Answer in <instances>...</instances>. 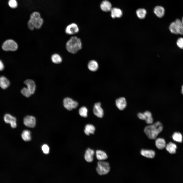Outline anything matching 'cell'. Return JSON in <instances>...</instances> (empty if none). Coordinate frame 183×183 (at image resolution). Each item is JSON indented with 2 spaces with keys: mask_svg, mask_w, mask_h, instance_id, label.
Listing matches in <instances>:
<instances>
[{
  "mask_svg": "<svg viewBox=\"0 0 183 183\" xmlns=\"http://www.w3.org/2000/svg\"><path fill=\"white\" fill-rule=\"evenodd\" d=\"M65 47L67 51L72 54H75L82 47L81 39L76 36L71 37L66 42Z\"/></svg>",
  "mask_w": 183,
  "mask_h": 183,
  "instance_id": "1",
  "label": "cell"
},
{
  "mask_svg": "<svg viewBox=\"0 0 183 183\" xmlns=\"http://www.w3.org/2000/svg\"><path fill=\"white\" fill-rule=\"evenodd\" d=\"M163 128L162 124L160 122L157 121L152 125L146 126L144 131L148 138L154 139L162 131Z\"/></svg>",
  "mask_w": 183,
  "mask_h": 183,
  "instance_id": "2",
  "label": "cell"
},
{
  "mask_svg": "<svg viewBox=\"0 0 183 183\" xmlns=\"http://www.w3.org/2000/svg\"><path fill=\"white\" fill-rule=\"evenodd\" d=\"M169 29L172 34L183 35V24L181 21L177 19L174 22H172L169 26Z\"/></svg>",
  "mask_w": 183,
  "mask_h": 183,
  "instance_id": "3",
  "label": "cell"
},
{
  "mask_svg": "<svg viewBox=\"0 0 183 183\" xmlns=\"http://www.w3.org/2000/svg\"><path fill=\"white\" fill-rule=\"evenodd\" d=\"M110 169L108 163L103 161L98 162L96 170L99 175H103L107 174L109 172Z\"/></svg>",
  "mask_w": 183,
  "mask_h": 183,
  "instance_id": "4",
  "label": "cell"
},
{
  "mask_svg": "<svg viewBox=\"0 0 183 183\" xmlns=\"http://www.w3.org/2000/svg\"><path fill=\"white\" fill-rule=\"evenodd\" d=\"M18 46L17 43L12 39L6 40L3 43L2 48L5 51H15L18 48Z\"/></svg>",
  "mask_w": 183,
  "mask_h": 183,
  "instance_id": "5",
  "label": "cell"
},
{
  "mask_svg": "<svg viewBox=\"0 0 183 183\" xmlns=\"http://www.w3.org/2000/svg\"><path fill=\"white\" fill-rule=\"evenodd\" d=\"M63 103L64 107L69 111L76 108L78 105L77 101L69 97L65 98L63 100Z\"/></svg>",
  "mask_w": 183,
  "mask_h": 183,
  "instance_id": "6",
  "label": "cell"
},
{
  "mask_svg": "<svg viewBox=\"0 0 183 183\" xmlns=\"http://www.w3.org/2000/svg\"><path fill=\"white\" fill-rule=\"evenodd\" d=\"M137 116L140 119L145 120L148 124H151L153 123V119L152 114L149 111H146L143 113H139L138 114Z\"/></svg>",
  "mask_w": 183,
  "mask_h": 183,
  "instance_id": "7",
  "label": "cell"
},
{
  "mask_svg": "<svg viewBox=\"0 0 183 183\" xmlns=\"http://www.w3.org/2000/svg\"><path fill=\"white\" fill-rule=\"evenodd\" d=\"M65 31V33L68 35H73L78 32L79 28L76 24L72 23L69 24L66 26Z\"/></svg>",
  "mask_w": 183,
  "mask_h": 183,
  "instance_id": "8",
  "label": "cell"
},
{
  "mask_svg": "<svg viewBox=\"0 0 183 183\" xmlns=\"http://www.w3.org/2000/svg\"><path fill=\"white\" fill-rule=\"evenodd\" d=\"M36 122L35 117L32 116H26L23 119L24 125L26 126L29 127H34L35 126Z\"/></svg>",
  "mask_w": 183,
  "mask_h": 183,
  "instance_id": "9",
  "label": "cell"
},
{
  "mask_svg": "<svg viewBox=\"0 0 183 183\" xmlns=\"http://www.w3.org/2000/svg\"><path fill=\"white\" fill-rule=\"evenodd\" d=\"M4 119L6 123H10L12 128H14L16 127V119L14 116L9 114H7L4 116Z\"/></svg>",
  "mask_w": 183,
  "mask_h": 183,
  "instance_id": "10",
  "label": "cell"
},
{
  "mask_svg": "<svg viewBox=\"0 0 183 183\" xmlns=\"http://www.w3.org/2000/svg\"><path fill=\"white\" fill-rule=\"evenodd\" d=\"M101 105L100 102L95 103L93 109L94 114L99 118L102 117L103 115V111L101 106Z\"/></svg>",
  "mask_w": 183,
  "mask_h": 183,
  "instance_id": "11",
  "label": "cell"
},
{
  "mask_svg": "<svg viewBox=\"0 0 183 183\" xmlns=\"http://www.w3.org/2000/svg\"><path fill=\"white\" fill-rule=\"evenodd\" d=\"M27 86V88L30 92L32 94H33L36 89V85L34 81L32 79H28L24 82Z\"/></svg>",
  "mask_w": 183,
  "mask_h": 183,
  "instance_id": "12",
  "label": "cell"
},
{
  "mask_svg": "<svg viewBox=\"0 0 183 183\" xmlns=\"http://www.w3.org/2000/svg\"><path fill=\"white\" fill-rule=\"evenodd\" d=\"M100 7L102 11L106 12L110 11L112 8L111 4L107 0H104L102 2Z\"/></svg>",
  "mask_w": 183,
  "mask_h": 183,
  "instance_id": "13",
  "label": "cell"
},
{
  "mask_svg": "<svg viewBox=\"0 0 183 183\" xmlns=\"http://www.w3.org/2000/svg\"><path fill=\"white\" fill-rule=\"evenodd\" d=\"M116 106L119 110H123L126 107L127 105L125 98L124 97H121L116 99Z\"/></svg>",
  "mask_w": 183,
  "mask_h": 183,
  "instance_id": "14",
  "label": "cell"
},
{
  "mask_svg": "<svg viewBox=\"0 0 183 183\" xmlns=\"http://www.w3.org/2000/svg\"><path fill=\"white\" fill-rule=\"evenodd\" d=\"M88 69L92 72H95L98 69L99 65L98 62L96 60H92L89 61L87 64Z\"/></svg>",
  "mask_w": 183,
  "mask_h": 183,
  "instance_id": "15",
  "label": "cell"
},
{
  "mask_svg": "<svg viewBox=\"0 0 183 183\" xmlns=\"http://www.w3.org/2000/svg\"><path fill=\"white\" fill-rule=\"evenodd\" d=\"M110 11L111 16L113 18H119L122 15L123 13L121 10L117 8H112Z\"/></svg>",
  "mask_w": 183,
  "mask_h": 183,
  "instance_id": "16",
  "label": "cell"
},
{
  "mask_svg": "<svg viewBox=\"0 0 183 183\" xmlns=\"http://www.w3.org/2000/svg\"><path fill=\"white\" fill-rule=\"evenodd\" d=\"M154 12L157 17L160 18L164 16L165 10L164 8L162 6H157L154 8Z\"/></svg>",
  "mask_w": 183,
  "mask_h": 183,
  "instance_id": "17",
  "label": "cell"
},
{
  "mask_svg": "<svg viewBox=\"0 0 183 183\" xmlns=\"http://www.w3.org/2000/svg\"><path fill=\"white\" fill-rule=\"evenodd\" d=\"M51 59L53 63L55 64H60L63 60L61 56L57 53H54L51 55Z\"/></svg>",
  "mask_w": 183,
  "mask_h": 183,
  "instance_id": "18",
  "label": "cell"
},
{
  "mask_svg": "<svg viewBox=\"0 0 183 183\" xmlns=\"http://www.w3.org/2000/svg\"><path fill=\"white\" fill-rule=\"evenodd\" d=\"M94 151L93 150L88 148L86 150L84 154V158L87 162H90L92 161Z\"/></svg>",
  "mask_w": 183,
  "mask_h": 183,
  "instance_id": "19",
  "label": "cell"
},
{
  "mask_svg": "<svg viewBox=\"0 0 183 183\" xmlns=\"http://www.w3.org/2000/svg\"><path fill=\"white\" fill-rule=\"evenodd\" d=\"M156 147L159 149H163L166 146V142L164 139L161 138L157 139L155 142Z\"/></svg>",
  "mask_w": 183,
  "mask_h": 183,
  "instance_id": "20",
  "label": "cell"
},
{
  "mask_svg": "<svg viewBox=\"0 0 183 183\" xmlns=\"http://www.w3.org/2000/svg\"><path fill=\"white\" fill-rule=\"evenodd\" d=\"M140 152L143 156L149 158H154L155 155V152L151 150L142 149Z\"/></svg>",
  "mask_w": 183,
  "mask_h": 183,
  "instance_id": "21",
  "label": "cell"
},
{
  "mask_svg": "<svg viewBox=\"0 0 183 183\" xmlns=\"http://www.w3.org/2000/svg\"><path fill=\"white\" fill-rule=\"evenodd\" d=\"M10 82L9 80L4 76L0 77V87L3 89H5L9 86Z\"/></svg>",
  "mask_w": 183,
  "mask_h": 183,
  "instance_id": "22",
  "label": "cell"
},
{
  "mask_svg": "<svg viewBox=\"0 0 183 183\" xmlns=\"http://www.w3.org/2000/svg\"><path fill=\"white\" fill-rule=\"evenodd\" d=\"M165 147L166 150L170 154H173L176 153L177 147L175 144L170 142L166 145Z\"/></svg>",
  "mask_w": 183,
  "mask_h": 183,
  "instance_id": "23",
  "label": "cell"
},
{
  "mask_svg": "<svg viewBox=\"0 0 183 183\" xmlns=\"http://www.w3.org/2000/svg\"><path fill=\"white\" fill-rule=\"evenodd\" d=\"M95 130L94 126L91 124H87L85 127L84 132L87 135H89L90 134H93Z\"/></svg>",
  "mask_w": 183,
  "mask_h": 183,
  "instance_id": "24",
  "label": "cell"
},
{
  "mask_svg": "<svg viewBox=\"0 0 183 183\" xmlns=\"http://www.w3.org/2000/svg\"><path fill=\"white\" fill-rule=\"evenodd\" d=\"M44 23V19L41 17L36 20L34 22L35 29H41L42 26Z\"/></svg>",
  "mask_w": 183,
  "mask_h": 183,
  "instance_id": "25",
  "label": "cell"
},
{
  "mask_svg": "<svg viewBox=\"0 0 183 183\" xmlns=\"http://www.w3.org/2000/svg\"><path fill=\"white\" fill-rule=\"evenodd\" d=\"M96 156L97 159L99 160L106 159L108 157L106 154L104 152L101 150H97L96 151Z\"/></svg>",
  "mask_w": 183,
  "mask_h": 183,
  "instance_id": "26",
  "label": "cell"
},
{
  "mask_svg": "<svg viewBox=\"0 0 183 183\" xmlns=\"http://www.w3.org/2000/svg\"><path fill=\"white\" fill-rule=\"evenodd\" d=\"M23 140L26 141H29L31 140L30 132L28 130H24L21 134Z\"/></svg>",
  "mask_w": 183,
  "mask_h": 183,
  "instance_id": "27",
  "label": "cell"
},
{
  "mask_svg": "<svg viewBox=\"0 0 183 183\" xmlns=\"http://www.w3.org/2000/svg\"><path fill=\"white\" fill-rule=\"evenodd\" d=\"M147 13L146 10L143 8L138 9L136 11V14L138 17L140 19H144Z\"/></svg>",
  "mask_w": 183,
  "mask_h": 183,
  "instance_id": "28",
  "label": "cell"
},
{
  "mask_svg": "<svg viewBox=\"0 0 183 183\" xmlns=\"http://www.w3.org/2000/svg\"><path fill=\"white\" fill-rule=\"evenodd\" d=\"M41 17V16L40 13L38 11H35L31 13L29 19L33 23L35 21Z\"/></svg>",
  "mask_w": 183,
  "mask_h": 183,
  "instance_id": "29",
  "label": "cell"
},
{
  "mask_svg": "<svg viewBox=\"0 0 183 183\" xmlns=\"http://www.w3.org/2000/svg\"><path fill=\"white\" fill-rule=\"evenodd\" d=\"M172 137L173 140L175 141L180 143H181L182 141V135L179 132H174L172 136Z\"/></svg>",
  "mask_w": 183,
  "mask_h": 183,
  "instance_id": "30",
  "label": "cell"
},
{
  "mask_svg": "<svg viewBox=\"0 0 183 183\" xmlns=\"http://www.w3.org/2000/svg\"><path fill=\"white\" fill-rule=\"evenodd\" d=\"M87 109L84 106L81 107L79 110V114L80 116L85 118L87 116Z\"/></svg>",
  "mask_w": 183,
  "mask_h": 183,
  "instance_id": "31",
  "label": "cell"
},
{
  "mask_svg": "<svg viewBox=\"0 0 183 183\" xmlns=\"http://www.w3.org/2000/svg\"><path fill=\"white\" fill-rule=\"evenodd\" d=\"M21 92L24 96L29 97L32 94V93L27 87H24L21 90Z\"/></svg>",
  "mask_w": 183,
  "mask_h": 183,
  "instance_id": "32",
  "label": "cell"
},
{
  "mask_svg": "<svg viewBox=\"0 0 183 183\" xmlns=\"http://www.w3.org/2000/svg\"><path fill=\"white\" fill-rule=\"evenodd\" d=\"M8 4L10 8L13 9L16 8L18 5L17 0H9Z\"/></svg>",
  "mask_w": 183,
  "mask_h": 183,
  "instance_id": "33",
  "label": "cell"
},
{
  "mask_svg": "<svg viewBox=\"0 0 183 183\" xmlns=\"http://www.w3.org/2000/svg\"><path fill=\"white\" fill-rule=\"evenodd\" d=\"M177 46L180 49H183V37H180L178 38L176 42Z\"/></svg>",
  "mask_w": 183,
  "mask_h": 183,
  "instance_id": "34",
  "label": "cell"
},
{
  "mask_svg": "<svg viewBox=\"0 0 183 183\" xmlns=\"http://www.w3.org/2000/svg\"><path fill=\"white\" fill-rule=\"evenodd\" d=\"M27 26L28 28L30 30H33L35 29L34 23L29 19L27 22Z\"/></svg>",
  "mask_w": 183,
  "mask_h": 183,
  "instance_id": "35",
  "label": "cell"
},
{
  "mask_svg": "<svg viewBox=\"0 0 183 183\" xmlns=\"http://www.w3.org/2000/svg\"><path fill=\"white\" fill-rule=\"evenodd\" d=\"M42 149L43 152L45 154H48L49 152V148L48 146L46 144L43 145Z\"/></svg>",
  "mask_w": 183,
  "mask_h": 183,
  "instance_id": "36",
  "label": "cell"
},
{
  "mask_svg": "<svg viewBox=\"0 0 183 183\" xmlns=\"http://www.w3.org/2000/svg\"><path fill=\"white\" fill-rule=\"evenodd\" d=\"M4 68V64L0 60V71L3 70Z\"/></svg>",
  "mask_w": 183,
  "mask_h": 183,
  "instance_id": "37",
  "label": "cell"
},
{
  "mask_svg": "<svg viewBox=\"0 0 183 183\" xmlns=\"http://www.w3.org/2000/svg\"><path fill=\"white\" fill-rule=\"evenodd\" d=\"M181 93L182 94H183V85L181 86Z\"/></svg>",
  "mask_w": 183,
  "mask_h": 183,
  "instance_id": "38",
  "label": "cell"
},
{
  "mask_svg": "<svg viewBox=\"0 0 183 183\" xmlns=\"http://www.w3.org/2000/svg\"><path fill=\"white\" fill-rule=\"evenodd\" d=\"M181 21L182 24H183V17H182V20Z\"/></svg>",
  "mask_w": 183,
  "mask_h": 183,
  "instance_id": "39",
  "label": "cell"
}]
</instances>
